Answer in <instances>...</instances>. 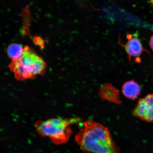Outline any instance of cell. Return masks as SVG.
<instances>
[{
    "instance_id": "1",
    "label": "cell",
    "mask_w": 153,
    "mask_h": 153,
    "mask_svg": "<svg viewBox=\"0 0 153 153\" xmlns=\"http://www.w3.org/2000/svg\"><path fill=\"white\" fill-rule=\"evenodd\" d=\"M75 140L83 152L91 153H120L113 140L109 130L91 120L84 122L83 127L75 137Z\"/></svg>"
},
{
    "instance_id": "2",
    "label": "cell",
    "mask_w": 153,
    "mask_h": 153,
    "mask_svg": "<svg viewBox=\"0 0 153 153\" xmlns=\"http://www.w3.org/2000/svg\"><path fill=\"white\" fill-rule=\"evenodd\" d=\"M9 66L17 80L24 81L33 79L38 75H43L46 64L33 49L26 45L22 57L19 60L12 61Z\"/></svg>"
},
{
    "instance_id": "3",
    "label": "cell",
    "mask_w": 153,
    "mask_h": 153,
    "mask_svg": "<svg viewBox=\"0 0 153 153\" xmlns=\"http://www.w3.org/2000/svg\"><path fill=\"white\" fill-rule=\"evenodd\" d=\"M80 120V118H51L38 120L34 127L39 135L49 137L55 144L61 145L69 139L72 133V124L77 123Z\"/></svg>"
},
{
    "instance_id": "4",
    "label": "cell",
    "mask_w": 153,
    "mask_h": 153,
    "mask_svg": "<svg viewBox=\"0 0 153 153\" xmlns=\"http://www.w3.org/2000/svg\"><path fill=\"white\" fill-rule=\"evenodd\" d=\"M134 116L148 122L153 121V94L139 100L132 112Z\"/></svg>"
},
{
    "instance_id": "5",
    "label": "cell",
    "mask_w": 153,
    "mask_h": 153,
    "mask_svg": "<svg viewBox=\"0 0 153 153\" xmlns=\"http://www.w3.org/2000/svg\"><path fill=\"white\" fill-rule=\"evenodd\" d=\"M99 94L102 100L116 104L121 102L119 91L111 84L106 83L102 85L99 90Z\"/></svg>"
},
{
    "instance_id": "6",
    "label": "cell",
    "mask_w": 153,
    "mask_h": 153,
    "mask_svg": "<svg viewBox=\"0 0 153 153\" xmlns=\"http://www.w3.org/2000/svg\"><path fill=\"white\" fill-rule=\"evenodd\" d=\"M129 39L125 45H121L125 49L126 53L128 55L129 60L132 57H138L140 56L143 51L142 44L137 37H132L131 35H128Z\"/></svg>"
},
{
    "instance_id": "7",
    "label": "cell",
    "mask_w": 153,
    "mask_h": 153,
    "mask_svg": "<svg viewBox=\"0 0 153 153\" xmlns=\"http://www.w3.org/2000/svg\"><path fill=\"white\" fill-rule=\"evenodd\" d=\"M141 90L140 86L133 80L126 82L122 87L123 95L127 98L134 100L140 94Z\"/></svg>"
},
{
    "instance_id": "8",
    "label": "cell",
    "mask_w": 153,
    "mask_h": 153,
    "mask_svg": "<svg viewBox=\"0 0 153 153\" xmlns=\"http://www.w3.org/2000/svg\"><path fill=\"white\" fill-rule=\"evenodd\" d=\"M24 48L20 44L13 43L9 45L7 48V53L12 61L19 60L22 56Z\"/></svg>"
},
{
    "instance_id": "9",
    "label": "cell",
    "mask_w": 153,
    "mask_h": 153,
    "mask_svg": "<svg viewBox=\"0 0 153 153\" xmlns=\"http://www.w3.org/2000/svg\"><path fill=\"white\" fill-rule=\"evenodd\" d=\"M34 43L37 45L43 47L44 45V42L45 41L42 39L41 37H34L33 39Z\"/></svg>"
},
{
    "instance_id": "10",
    "label": "cell",
    "mask_w": 153,
    "mask_h": 153,
    "mask_svg": "<svg viewBox=\"0 0 153 153\" xmlns=\"http://www.w3.org/2000/svg\"><path fill=\"white\" fill-rule=\"evenodd\" d=\"M150 45L151 48L153 51V35L150 38Z\"/></svg>"
},
{
    "instance_id": "11",
    "label": "cell",
    "mask_w": 153,
    "mask_h": 153,
    "mask_svg": "<svg viewBox=\"0 0 153 153\" xmlns=\"http://www.w3.org/2000/svg\"><path fill=\"white\" fill-rule=\"evenodd\" d=\"M150 2L151 4V5H152V6L153 8V1H150Z\"/></svg>"
}]
</instances>
